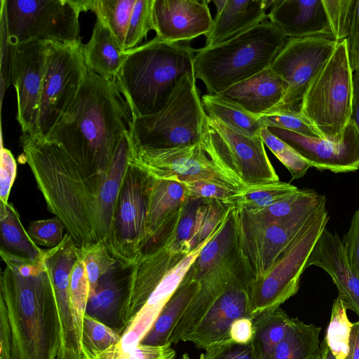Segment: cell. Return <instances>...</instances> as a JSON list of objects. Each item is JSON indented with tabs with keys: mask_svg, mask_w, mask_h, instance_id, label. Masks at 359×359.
I'll return each mask as SVG.
<instances>
[{
	"mask_svg": "<svg viewBox=\"0 0 359 359\" xmlns=\"http://www.w3.org/2000/svg\"><path fill=\"white\" fill-rule=\"evenodd\" d=\"M20 144L49 212L65 225L79 249L104 241L112 218L102 198L105 175H89L59 145L40 135L22 134Z\"/></svg>",
	"mask_w": 359,
	"mask_h": 359,
	"instance_id": "1",
	"label": "cell"
},
{
	"mask_svg": "<svg viewBox=\"0 0 359 359\" xmlns=\"http://www.w3.org/2000/svg\"><path fill=\"white\" fill-rule=\"evenodd\" d=\"M59 346V319L44 259H13L0 276V359H55Z\"/></svg>",
	"mask_w": 359,
	"mask_h": 359,
	"instance_id": "2",
	"label": "cell"
},
{
	"mask_svg": "<svg viewBox=\"0 0 359 359\" xmlns=\"http://www.w3.org/2000/svg\"><path fill=\"white\" fill-rule=\"evenodd\" d=\"M133 121L116 83L88 69L76 99L44 138L65 149L88 174L105 175Z\"/></svg>",
	"mask_w": 359,
	"mask_h": 359,
	"instance_id": "3",
	"label": "cell"
},
{
	"mask_svg": "<svg viewBox=\"0 0 359 359\" xmlns=\"http://www.w3.org/2000/svg\"><path fill=\"white\" fill-rule=\"evenodd\" d=\"M126 58L115 83L128 104L133 118L163 108L180 79L194 74L196 49L155 36L125 50Z\"/></svg>",
	"mask_w": 359,
	"mask_h": 359,
	"instance_id": "4",
	"label": "cell"
},
{
	"mask_svg": "<svg viewBox=\"0 0 359 359\" xmlns=\"http://www.w3.org/2000/svg\"><path fill=\"white\" fill-rule=\"evenodd\" d=\"M287 40L274 24L263 22L220 45L197 49L195 77L209 94H219L270 67Z\"/></svg>",
	"mask_w": 359,
	"mask_h": 359,
	"instance_id": "5",
	"label": "cell"
},
{
	"mask_svg": "<svg viewBox=\"0 0 359 359\" xmlns=\"http://www.w3.org/2000/svg\"><path fill=\"white\" fill-rule=\"evenodd\" d=\"M353 92V70L345 39L338 43L311 81L300 114L322 138L340 141L351 120Z\"/></svg>",
	"mask_w": 359,
	"mask_h": 359,
	"instance_id": "6",
	"label": "cell"
},
{
	"mask_svg": "<svg viewBox=\"0 0 359 359\" xmlns=\"http://www.w3.org/2000/svg\"><path fill=\"white\" fill-rule=\"evenodd\" d=\"M194 74L178 81L169 100L156 113L133 118V144L151 148L189 146L201 141L206 112Z\"/></svg>",
	"mask_w": 359,
	"mask_h": 359,
	"instance_id": "7",
	"label": "cell"
},
{
	"mask_svg": "<svg viewBox=\"0 0 359 359\" xmlns=\"http://www.w3.org/2000/svg\"><path fill=\"white\" fill-rule=\"evenodd\" d=\"M201 142L216 167L239 191L280 181L260 135H244L206 114Z\"/></svg>",
	"mask_w": 359,
	"mask_h": 359,
	"instance_id": "8",
	"label": "cell"
},
{
	"mask_svg": "<svg viewBox=\"0 0 359 359\" xmlns=\"http://www.w3.org/2000/svg\"><path fill=\"white\" fill-rule=\"evenodd\" d=\"M80 0H1V22L14 45L81 41Z\"/></svg>",
	"mask_w": 359,
	"mask_h": 359,
	"instance_id": "9",
	"label": "cell"
},
{
	"mask_svg": "<svg viewBox=\"0 0 359 359\" xmlns=\"http://www.w3.org/2000/svg\"><path fill=\"white\" fill-rule=\"evenodd\" d=\"M330 217L324 206L319 210L294 238L262 278L251 285L252 316L280 306L297 294L308 259Z\"/></svg>",
	"mask_w": 359,
	"mask_h": 359,
	"instance_id": "10",
	"label": "cell"
},
{
	"mask_svg": "<svg viewBox=\"0 0 359 359\" xmlns=\"http://www.w3.org/2000/svg\"><path fill=\"white\" fill-rule=\"evenodd\" d=\"M153 178L128 161L107 244L117 262L126 269L136 262L146 244L147 218Z\"/></svg>",
	"mask_w": 359,
	"mask_h": 359,
	"instance_id": "11",
	"label": "cell"
},
{
	"mask_svg": "<svg viewBox=\"0 0 359 359\" xmlns=\"http://www.w3.org/2000/svg\"><path fill=\"white\" fill-rule=\"evenodd\" d=\"M81 41L47 42L38 127L46 137L76 99L87 74Z\"/></svg>",
	"mask_w": 359,
	"mask_h": 359,
	"instance_id": "12",
	"label": "cell"
},
{
	"mask_svg": "<svg viewBox=\"0 0 359 359\" xmlns=\"http://www.w3.org/2000/svg\"><path fill=\"white\" fill-rule=\"evenodd\" d=\"M324 206L326 202L291 219L271 222L233 207L241 251L254 280L266 275L294 238Z\"/></svg>",
	"mask_w": 359,
	"mask_h": 359,
	"instance_id": "13",
	"label": "cell"
},
{
	"mask_svg": "<svg viewBox=\"0 0 359 359\" xmlns=\"http://www.w3.org/2000/svg\"><path fill=\"white\" fill-rule=\"evenodd\" d=\"M338 41L325 36L288 39L270 67L287 84L272 111L300 114L304 93L314 76L333 53Z\"/></svg>",
	"mask_w": 359,
	"mask_h": 359,
	"instance_id": "14",
	"label": "cell"
},
{
	"mask_svg": "<svg viewBox=\"0 0 359 359\" xmlns=\"http://www.w3.org/2000/svg\"><path fill=\"white\" fill-rule=\"evenodd\" d=\"M128 161L156 179L184 183L218 177L230 183L210 158L201 142L184 147L151 148L137 146L131 141Z\"/></svg>",
	"mask_w": 359,
	"mask_h": 359,
	"instance_id": "15",
	"label": "cell"
},
{
	"mask_svg": "<svg viewBox=\"0 0 359 359\" xmlns=\"http://www.w3.org/2000/svg\"><path fill=\"white\" fill-rule=\"evenodd\" d=\"M78 255L79 248L72 236L66 233L59 245L46 250L43 258L53 287L60 324L57 359H83L70 298V276Z\"/></svg>",
	"mask_w": 359,
	"mask_h": 359,
	"instance_id": "16",
	"label": "cell"
},
{
	"mask_svg": "<svg viewBox=\"0 0 359 359\" xmlns=\"http://www.w3.org/2000/svg\"><path fill=\"white\" fill-rule=\"evenodd\" d=\"M250 273L231 279L215 298L200 322L184 339L198 348L205 349L217 342L230 339L231 324L239 318H252Z\"/></svg>",
	"mask_w": 359,
	"mask_h": 359,
	"instance_id": "17",
	"label": "cell"
},
{
	"mask_svg": "<svg viewBox=\"0 0 359 359\" xmlns=\"http://www.w3.org/2000/svg\"><path fill=\"white\" fill-rule=\"evenodd\" d=\"M319 170L346 173L359 170V131L350 120L342 139L332 141L304 136L285 129L266 126Z\"/></svg>",
	"mask_w": 359,
	"mask_h": 359,
	"instance_id": "18",
	"label": "cell"
},
{
	"mask_svg": "<svg viewBox=\"0 0 359 359\" xmlns=\"http://www.w3.org/2000/svg\"><path fill=\"white\" fill-rule=\"evenodd\" d=\"M245 272L250 271L238 243L235 209L229 206L211 239L202 248L185 276L200 285Z\"/></svg>",
	"mask_w": 359,
	"mask_h": 359,
	"instance_id": "19",
	"label": "cell"
},
{
	"mask_svg": "<svg viewBox=\"0 0 359 359\" xmlns=\"http://www.w3.org/2000/svg\"><path fill=\"white\" fill-rule=\"evenodd\" d=\"M46 43L16 45L13 85L17 96V120L22 134L39 135L38 119L46 62Z\"/></svg>",
	"mask_w": 359,
	"mask_h": 359,
	"instance_id": "20",
	"label": "cell"
},
{
	"mask_svg": "<svg viewBox=\"0 0 359 359\" xmlns=\"http://www.w3.org/2000/svg\"><path fill=\"white\" fill-rule=\"evenodd\" d=\"M188 253L159 246L140 254L129 269L127 291L119 318L121 335L165 275Z\"/></svg>",
	"mask_w": 359,
	"mask_h": 359,
	"instance_id": "21",
	"label": "cell"
},
{
	"mask_svg": "<svg viewBox=\"0 0 359 359\" xmlns=\"http://www.w3.org/2000/svg\"><path fill=\"white\" fill-rule=\"evenodd\" d=\"M208 3L197 0H154L156 36L163 41L180 43L206 36L213 23Z\"/></svg>",
	"mask_w": 359,
	"mask_h": 359,
	"instance_id": "22",
	"label": "cell"
},
{
	"mask_svg": "<svg viewBox=\"0 0 359 359\" xmlns=\"http://www.w3.org/2000/svg\"><path fill=\"white\" fill-rule=\"evenodd\" d=\"M321 268L331 277L338 297L346 309L359 317V278L349 264L341 238L325 229L316 242L306 265Z\"/></svg>",
	"mask_w": 359,
	"mask_h": 359,
	"instance_id": "23",
	"label": "cell"
},
{
	"mask_svg": "<svg viewBox=\"0 0 359 359\" xmlns=\"http://www.w3.org/2000/svg\"><path fill=\"white\" fill-rule=\"evenodd\" d=\"M268 18L288 39H334L323 0H274Z\"/></svg>",
	"mask_w": 359,
	"mask_h": 359,
	"instance_id": "24",
	"label": "cell"
},
{
	"mask_svg": "<svg viewBox=\"0 0 359 359\" xmlns=\"http://www.w3.org/2000/svg\"><path fill=\"white\" fill-rule=\"evenodd\" d=\"M186 198L183 183L153 178L147 218V241L142 251L163 244Z\"/></svg>",
	"mask_w": 359,
	"mask_h": 359,
	"instance_id": "25",
	"label": "cell"
},
{
	"mask_svg": "<svg viewBox=\"0 0 359 359\" xmlns=\"http://www.w3.org/2000/svg\"><path fill=\"white\" fill-rule=\"evenodd\" d=\"M287 89L286 82L268 67L219 94L259 116L276 107Z\"/></svg>",
	"mask_w": 359,
	"mask_h": 359,
	"instance_id": "26",
	"label": "cell"
},
{
	"mask_svg": "<svg viewBox=\"0 0 359 359\" xmlns=\"http://www.w3.org/2000/svg\"><path fill=\"white\" fill-rule=\"evenodd\" d=\"M273 2L274 0H226L213 19L204 47L220 45L264 22L268 18L266 11Z\"/></svg>",
	"mask_w": 359,
	"mask_h": 359,
	"instance_id": "27",
	"label": "cell"
},
{
	"mask_svg": "<svg viewBox=\"0 0 359 359\" xmlns=\"http://www.w3.org/2000/svg\"><path fill=\"white\" fill-rule=\"evenodd\" d=\"M129 269L118 264L102 276L95 289L90 293L86 307V314L118 332L120 313L127 291Z\"/></svg>",
	"mask_w": 359,
	"mask_h": 359,
	"instance_id": "28",
	"label": "cell"
},
{
	"mask_svg": "<svg viewBox=\"0 0 359 359\" xmlns=\"http://www.w3.org/2000/svg\"><path fill=\"white\" fill-rule=\"evenodd\" d=\"M82 53L87 69L110 82L115 81L126 58L123 47L97 18L88 42L82 46Z\"/></svg>",
	"mask_w": 359,
	"mask_h": 359,
	"instance_id": "29",
	"label": "cell"
},
{
	"mask_svg": "<svg viewBox=\"0 0 359 359\" xmlns=\"http://www.w3.org/2000/svg\"><path fill=\"white\" fill-rule=\"evenodd\" d=\"M199 287L198 282L184 276L140 344L153 346L171 345L172 330L198 293Z\"/></svg>",
	"mask_w": 359,
	"mask_h": 359,
	"instance_id": "30",
	"label": "cell"
},
{
	"mask_svg": "<svg viewBox=\"0 0 359 359\" xmlns=\"http://www.w3.org/2000/svg\"><path fill=\"white\" fill-rule=\"evenodd\" d=\"M0 251L32 262L43 259L46 250L31 239L17 210L8 202L0 201Z\"/></svg>",
	"mask_w": 359,
	"mask_h": 359,
	"instance_id": "31",
	"label": "cell"
},
{
	"mask_svg": "<svg viewBox=\"0 0 359 359\" xmlns=\"http://www.w3.org/2000/svg\"><path fill=\"white\" fill-rule=\"evenodd\" d=\"M321 328L294 318L284 339L264 359H310L320 353Z\"/></svg>",
	"mask_w": 359,
	"mask_h": 359,
	"instance_id": "32",
	"label": "cell"
},
{
	"mask_svg": "<svg viewBox=\"0 0 359 359\" xmlns=\"http://www.w3.org/2000/svg\"><path fill=\"white\" fill-rule=\"evenodd\" d=\"M201 102L206 114L248 137L260 135L264 127L256 116L219 94H205Z\"/></svg>",
	"mask_w": 359,
	"mask_h": 359,
	"instance_id": "33",
	"label": "cell"
},
{
	"mask_svg": "<svg viewBox=\"0 0 359 359\" xmlns=\"http://www.w3.org/2000/svg\"><path fill=\"white\" fill-rule=\"evenodd\" d=\"M293 320L280 307L267 309L253 316L252 341L261 359H264L284 339Z\"/></svg>",
	"mask_w": 359,
	"mask_h": 359,
	"instance_id": "34",
	"label": "cell"
},
{
	"mask_svg": "<svg viewBox=\"0 0 359 359\" xmlns=\"http://www.w3.org/2000/svg\"><path fill=\"white\" fill-rule=\"evenodd\" d=\"M299 189L290 183L279 181L238 191L223 203L227 207L243 208L254 212L294 194Z\"/></svg>",
	"mask_w": 359,
	"mask_h": 359,
	"instance_id": "35",
	"label": "cell"
},
{
	"mask_svg": "<svg viewBox=\"0 0 359 359\" xmlns=\"http://www.w3.org/2000/svg\"><path fill=\"white\" fill-rule=\"evenodd\" d=\"M135 2L136 0H80L82 11L93 12L110 29L123 48Z\"/></svg>",
	"mask_w": 359,
	"mask_h": 359,
	"instance_id": "36",
	"label": "cell"
},
{
	"mask_svg": "<svg viewBox=\"0 0 359 359\" xmlns=\"http://www.w3.org/2000/svg\"><path fill=\"white\" fill-rule=\"evenodd\" d=\"M326 202L324 195L309 189H299L294 194L264 209L250 212L264 222H281L291 219Z\"/></svg>",
	"mask_w": 359,
	"mask_h": 359,
	"instance_id": "37",
	"label": "cell"
},
{
	"mask_svg": "<svg viewBox=\"0 0 359 359\" xmlns=\"http://www.w3.org/2000/svg\"><path fill=\"white\" fill-rule=\"evenodd\" d=\"M203 199L187 198L177 221L163 246L176 252H190L196 228L198 210Z\"/></svg>",
	"mask_w": 359,
	"mask_h": 359,
	"instance_id": "38",
	"label": "cell"
},
{
	"mask_svg": "<svg viewBox=\"0 0 359 359\" xmlns=\"http://www.w3.org/2000/svg\"><path fill=\"white\" fill-rule=\"evenodd\" d=\"M346 310L339 297L334 299L330 323L323 339L335 359H346L349 349L353 323L348 318Z\"/></svg>",
	"mask_w": 359,
	"mask_h": 359,
	"instance_id": "39",
	"label": "cell"
},
{
	"mask_svg": "<svg viewBox=\"0 0 359 359\" xmlns=\"http://www.w3.org/2000/svg\"><path fill=\"white\" fill-rule=\"evenodd\" d=\"M121 337L114 328L86 314L81 332L82 355L104 351L119 342Z\"/></svg>",
	"mask_w": 359,
	"mask_h": 359,
	"instance_id": "40",
	"label": "cell"
},
{
	"mask_svg": "<svg viewBox=\"0 0 359 359\" xmlns=\"http://www.w3.org/2000/svg\"><path fill=\"white\" fill-rule=\"evenodd\" d=\"M260 137L264 144L289 170L292 180L303 177L311 165L294 149L271 133L264 126L261 129Z\"/></svg>",
	"mask_w": 359,
	"mask_h": 359,
	"instance_id": "41",
	"label": "cell"
},
{
	"mask_svg": "<svg viewBox=\"0 0 359 359\" xmlns=\"http://www.w3.org/2000/svg\"><path fill=\"white\" fill-rule=\"evenodd\" d=\"M90 294V284L85 263L79 249L78 258L70 276V298L74 312L79 337L81 344V332Z\"/></svg>",
	"mask_w": 359,
	"mask_h": 359,
	"instance_id": "42",
	"label": "cell"
},
{
	"mask_svg": "<svg viewBox=\"0 0 359 359\" xmlns=\"http://www.w3.org/2000/svg\"><path fill=\"white\" fill-rule=\"evenodd\" d=\"M164 305L145 303L121 334L118 346L124 350L138 346L152 327Z\"/></svg>",
	"mask_w": 359,
	"mask_h": 359,
	"instance_id": "43",
	"label": "cell"
},
{
	"mask_svg": "<svg viewBox=\"0 0 359 359\" xmlns=\"http://www.w3.org/2000/svg\"><path fill=\"white\" fill-rule=\"evenodd\" d=\"M79 250L85 263L91 293L101 278L114 269L118 263L109 252L104 241L98 243L90 248Z\"/></svg>",
	"mask_w": 359,
	"mask_h": 359,
	"instance_id": "44",
	"label": "cell"
},
{
	"mask_svg": "<svg viewBox=\"0 0 359 359\" xmlns=\"http://www.w3.org/2000/svg\"><path fill=\"white\" fill-rule=\"evenodd\" d=\"M175 355L171 345L153 346L140 344L133 348L124 350L117 343L104 351L83 353L82 356L83 359H175Z\"/></svg>",
	"mask_w": 359,
	"mask_h": 359,
	"instance_id": "45",
	"label": "cell"
},
{
	"mask_svg": "<svg viewBox=\"0 0 359 359\" xmlns=\"http://www.w3.org/2000/svg\"><path fill=\"white\" fill-rule=\"evenodd\" d=\"M227 208L221 201L203 199L198 210L196 232L191 243V250L211 236L224 217Z\"/></svg>",
	"mask_w": 359,
	"mask_h": 359,
	"instance_id": "46",
	"label": "cell"
},
{
	"mask_svg": "<svg viewBox=\"0 0 359 359\" xmlns=\"http://www.w3.org/2000/svg\"><path fill=\"white\" fill-rule=\"evenodd\" d=\"M153 4L154 0H136L124 43L126 50L139 46L149 32L154 30Z\"/></svg>",
	"mask_w": 359,
	"mask_h": 359,
	"instance_id": "47",
	"label": "cell"
},
{
	"mask_svg": "<svg viewBox=\"0 0 359 359\" xmlns=\"http://www.w3.org/2000/svg\"><path fill=\"white\" fill-rule=\"evenodd\" d=\"M333 38L340 42L347 39L356 0H323Z\"/></svg>",
	"mask_w": 359,
	"mask_h": 359,
	"instance_id": "48",
	"label": "cell"
},
{
	"mask_svg": "<svg viewBox=\"0 0 359 359\" xmlns=\"http://www.w3.org/2000/svg\"><path fill=\"white\" fill-rule=\"evenodd\" d=\"M183 184L185 187L187 198H191L215 199L223 202L239 191L226 180L218 177L203 179Z\"/></svg>",
	"mask_w": 359,
	"mask_h": 359,
	"instance_id": "49",
	"label": "cell"
},
{
	"mask_svg": "<svg viewBox=\"0 0 359 359\" xmlns=\"http://www.w3.org/2000/svg\"><path fill=\"white\" fill-rule=\"evenodd\" d=\"M64 229L65 227L62 222L55 216L50 219L31 222L27 233L36 245L51 249L62 242Z\"/></svg>",
	"mask_w": 359,
	"mask_h": 359,
	"instance_id": "50",
	"label": "cell"
},
{
	"mask_svg": "<svg viewBox=\"0 0 359 359\" xmlns=\"http://www.w3.org/2000/svg\"><path fill=\"white\" fill-rule=\"evenodd\" d=\"M200 359H261L253 341L241 344L227 339L205 349Z\"/></svg>",
	"mask_w": 359,
	"mask_h": 359,
	"instance_id": "51",
	"label": "cell"
},
{
	"mask_svg": "<svg viewBox=\"0 0 359 359\" xmlns=\"http://www.w3.org/2000/svg\"><path fill=\"white\" fill-rule=\"evenodd\" d=\"M263 126L285 129L304 136L321 137L300 114L291 111L267 112L259 116Z\"/></svg>",
	"mask_w": 359,
	"mask_h": 359,
	"instance_id": "52",
	"label": "cell"
},
{
	"mask_svg": "<svg viewBox=\"0 0 359 359\" xmlns=\"http://www.w3.org/2000/svg\"><path fill=\"white\" fill-rule=\"evenodd\" d=\"M16 45L10 42L6 27L1 22V96L13 84V66Z\"/></svg>",
	"mask_w": 359,
	"mask_h": 359,
	"instance_id": "53",
	"label": "cell"
},
{
	"mask_svg": "<svg viewBox=\"0 0 359 359\" xmlns=\"http://www.w3.org/2000/svg\"><path fill=\"white\" fill-rule=\"evenodd\" d=\"M17 164L11 151L1 147L0 168V201L8 203L10 192L16 178Z\"/></svg>",
	"mask_w": 359,
	"mask_h": 359,
	"instance_id": "54",
	"label": "cell"
},
{
	"mask_svg": "<svg viewBox=\"0 0 359 359\" xmlns=\"http://www.w3.org/2000/svg\"><path fill=\"white\" fill-rule=\"evenodd\" d=\"M341 240L349 264L359 278V210L354 212L349 229Z\"/></svg>",
	"mask_w": 359,
	"mask_h": 359,
	"instance_id": "55",
	"label": "cell"
},
{
	"mask_svg": "<svg viewBox=\"0 0 359 359\" xmlns=\"http://www.w3.org/2000/svg\"><path fill=\"white\" fill-rule=\"evenodd\" d=\"M346 40L349 63L353 72L359 68V0H356L349 34Z\"/></svg>",
	"mask_w": 359,
	"mask_h": 359,
	"instance_id": "56",
	"label": "cell"
},
{
	"mask_svg": "<svg viewBox=\"0 0 359 359\" xmlns=\"http://www.w3.org/2000/svg\"><path fill=\"white\" fill-rule=\"evenodd\" d=\"M254 335L252 318H242L236 320L229 329V337L233 341L247 344L252 341Z\"/></svg>",
	"mask_w": 359,
	"mask_h": 359,
	"instance_id": "57",
	"label": "cell"
},
{
	"mask_svg": "<svg viewBox=\"0 0 359 359\" xmlns=\"http://www.w3.org/2000/svg\"><path fill=\"white\" fill-rule=\"evenodd\" d=\"M353 89L351 121L359 131V68L353 72Z\"/></svg>",
	"mask_w": 359,
	"mask_h": 359,
	"instance_id": "58",
	"label": "cell"
},
{
	"mask_svg": "<svg viewBox=\"0 0 359 359\" xmlns=\"http://www.w3.org/2000/svg\"><path fill=\"white\" fill-rule=\"evenodd\" d=\"M346 359H359V320L352 324L349 349Z\"/></svg>",
	"mask_w": 359,
	"mask_h": 359,
	"instance_id": "59",
	"label": "cell"
},
{
	"mask_svg": "<svg viewBox=\"0 0 359 359\" xmlns=\"http://www.w3.org/2000/svg\"><path fill=\"white\" fill-rule=\"evenodd\" d=\"M321 355L322 359H335L334 356L327 347L325 341L323 339L321 342Z\"/></svg>",
	"mask_w": 359,
	"mask_h": 359,
	"instance_id": "60",
	"label": "cell"
},
{
	"mask_svg": "<svg viewBox=\"0 0 359 359\" xmlns=\"http://www.w3.org/2000/svg\"><path fill=\"white\" fill-rule=\"evenodd\" d=\"M226 0H214L213 4L217 8V13L220 12L223 8Z\"/></svg>",
	"mask_w": 359,
	"mask_h": 359,
	"instance_id": "61",
	"label": "cell"
},
{
	"mask_svg": "<svg viewBox=\"0 0 359 359\" xmlns=\"http://www.w3.org/2000/svg\"><path fill=\"white\" fill-rule=\"evenodd\" d=\"M310 359H322L321 352H320V353H318V354L313 356Z\"/></svg>",
	"mask_w": 359,
	"mask_h": 359,
	"instance_id": "62",
	"label": "cell"
}]
</instances>
